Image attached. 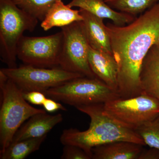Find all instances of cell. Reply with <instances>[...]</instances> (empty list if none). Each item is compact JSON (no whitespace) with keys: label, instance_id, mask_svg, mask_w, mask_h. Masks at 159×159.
<instances>
[{"label":"cell","instance_id":"cell-1","mask_svg":"<svg viewBox=\"0 0 159 159\" xmlns=\"http://www.w3.org/2000/svg\"><path fill=\"white\" fill-rule=\"evenodd\" d=\"M106 27L118 66V93L122 98L141 95L143 61L152 46L159 43V2L129 24L108 23Z\"/></svg>","mask_w":159,"mask_h":159},{"label":"cell","instance_id":"cell-2","mask_svg":"<svg viewBox=\"0 0 159 159\" xmlns=\"http://www.w3.org/2000/svg\"><path fill=\"white\" fill-rule=\"evenodd\" d=\"M103 106V103H97L76 107L90 118L89 127L83 131L74 128L64 129L60 139L61 144L78 146L92 159V148L111 142L126 141L146 145L135 131L124 127L106 115Z\"/></svg>","mask_w":159,"mask_h":159},{"label":"cell","instance_id":"cell-3","mask_svg":"<svg viewBox=\"0 0 159 159\" xmlns=\"http://www.w3.org/2000/svg\"><path fill=\"white\" fill-rule=\"evenodd\" d=\"M0 152L11 144L23 123L35 114L46 112L29 104L22 91L0 70Z\"/></svg>","mask_w":159,"mask_h":159},{"label":"cell","instance_id":"cell-4","mask_svg":"<svg viewBox=\"0 0 159 159\" xmlns=\"http://www.w3.org/2000/svg\"><path fill=\"white\" fill-rule=\"evenodd\" d=\"M39 20L12 0H0V56L7 67H17V48L25 31L32 32Z\"/></svg>","mask_w":159,"mask_h":159},{"label":"cell","instance_id":"cell-5","mask_svg":"<svg viewBox=\"0 0 159 159\" xmlns=\"http://www.w3.org/2000/svg\"><path fill=\"white\" fill-rule=\"evenodd\" d=\"M47 97L76 107L105 102L120 97L97 77L75 78L43 92Z\"/></svg>","mask_w":159,"mask_h":159},{"label":"cell","instance_id":"cell-6","mask_svg":"<svg viewBox=\"0 0 159 159\" xmlns=\"http://www.w3.org/2000/svg\"><path fill=\"white\" fill-rule=\"evenodd\" d=\"M103 111L120 125L135 131L159 116V101L143 93L135 97L109 100L103 103Z\"/></svg>","mask_w":159,"mask_h":159},{"label":"cell","instance_id":"cell-7","mask_svg":"<svg viewBox=\"0 0 159 159\" xmlns=\"http://www.w3.org/2000/svg\"><path fill=\"white\" fill-rule=\"evenodd\" d=\"M0 70L22 92L37 91L43 93L71 80L84 77L82 74L69 72L59 67L43 68L24 64L14 68H2Z\"/></svg>","mask_w":159,"mask_h":159},{"label":"cell","instance_id":"cell-8","mask_svg":"<svg viewBox=\"0 0 159 159\" xmlns=\"http://www.w3.org/2000/svg\"><path fill=\"white\" fill-rule=\"evenodd\" d=\"M61 29L63 39L59 67L84 77H96L89 64L90 45L82 21L75 22Z\"/></svg>","mask_w":159,"mask_h":159},{"label":"cell","instance_id":"cell-9","mask_svg":"<svg viewBox=\"0 0 159 159\" xmlns=\"http://www.w3.org/2000/svg\"><path fill=\"white\" fill-rule=\"evenodd\" d=\"M63 39L61 31L43 37L23 35L17 46V58L27 65L43 68L59 67Z\"/></svg>","mask_w":159,"mask_h":159},{"label":"cell","instance_id":"cell-10","mask_svg":"<svg viewBox=\"0 0 159 159\" xmlns=\"http://www.w3.org/2000/svg\"><path fill=\"white\" fill-rule=\"evenodd\" d=\"M88 60L95 77L117 92L118 66L113 54L96 50L90 46Z\"/></svg>","mask_w":159,"mask_h":159},{"label":"cell","instance_id":"cell-11","mask_svg":"<svg viewBox=\"0 0 159 159\" xmlns=\"http://www.w3.org/2000/svg\"><path fill=\"white\" fill-rule=\"evenodd\" d=\"M63 119V117L61 113L54 115L46 112L35 114L18 130L11 143L47 135L52 129L62 122Z\"/></svg>","mask_w":159,"mask_h":159},{"label":"cell","instance_id":"cell-12","mask_svg":"<svg viewBox=\"0 0 159 159\" xmlns=\"http://www.w3.org/2000/svg\"><path fill=\"white\" fill-rule=\"evenodd\" d=\"M83 25L89 44L93 48L112 54L110 38L103 19L80 9Z\"/></svg>","mask_w":159,"mask_h":159},{"label":"cell","instance_id":"cell-13","mask_svg":"<svg viewBox=\"0 0 159 159\" xmlns=\"http://www.w3.org/2000/svg\"><path fill=\"white\" fill-rule=\"evenodd\" d=\"M140 81L143 93L159 101V43L152 46L144 58Z\"/></svg>","mask_w":159,"mask_h":159},{"label":"cell","instance_id":"cell-14","mask_svg":"<svg viewBox=\"0 0 159 159\" xmlns=\"http://www.w3.org/2000/svg\"><path fill=\"white\" fill-rule=\"evenodd\" d=\"M68 5L78 7L103 19L110 20L115 25L123 26L133 21L135 16L115 10L105 0H72Z\"/></svg>","mask_w":159,"mask_h":159},{"label":"cell","instance_id":"cell-15","mask_svg":"<svg viewBox=\"0 0 159 159\" xmlns=\"http://www.w3.org/2000/svg\"><path fill=\"white\" fill-rule=\"evenodd\" d=\"M143 145L126 141H118L92 148L93 159H139Z\"/></svg>","mask_w":159,"mask_h":159},{"label":"cell","instance_id":"cell-16","mask_svg":"<svg viewBox=\"0 0 159 159\" xmlns=\"http://www.w3.org/2000/svg\"><path fill=\"white\" fill-rule=\"evenodd\" d=\"M72 8L62 0H56L46 13L41 27L44 31H48L54 27L61 28L75 22L83 21L80 10Z\"/></svg>","mask_w":159,"mask_h":159},{"label":"cell","instance_id":"cell-17","mask_svg":"<svg viewBox=\"0 0 159 159\" xmlns=\"http://www.w3.org/2000/svg\"><path fill=\"white\" fill-rule=\"evenodd\" d=\"M47 137V135H45L11 143L4 151L0 152V159L26 158L29 155L39 149Z\"/></svg>","mask_w":159,"mask_h":159},{"label":"cell","instance_id":"cell-18","mask_svg":"<svg viewBox=\"0 0 159 159\" xmlns=\"http://www.w3.org/2000/svg\"><path fill=\"white\" fill-rule=\"evenodd\" d=\"M112 9L136 16L144 13L159 2V0H105Z\"/></svg>","mask_w":159,"mask_h":159},{"label":"cell","instance_id":"cell-19","mask_svg":"<svg viewBox=\"0 0 159 159\" xmlns=\"http://www.w3.org/2000/svg\"><path fill=\"white\" fill-rule=\"evenodd\" d=\"M20 8L39 21H42L56 0H12Z\"/></svg>","mask_w":159,"mask_h":159},{"label":"cell","instance_id":"cell-20","mask_svg":"<svg viewBox=\"0 0 159 159\" xmlns=\"http://www.w3.org/2000/svg\"><path fill=\"white\" fill-rule=\"evenodd\" d=\"M135 131L142 138L145 145L159 150V116Z\"/></svg>","mask_w":159,"mask_h":159},{"label":"cell","instance_id":"cell-21","mask_svg":"<svg viewBox=\"0 0 159 159\" xmlns=\"http://www.w3.org/2000/svg\"><path fill=\"white\" fill-rule=\"evenodd\" d=\"M63 148L61 159H91L92 158L82 148L76 145H66Z\"/></svg>","mask_w":159,"mask_h":159},{"label":"cell","instance_id":"cell-22","mask_svg":"<svg viewBox=\"0 0 159 159\" xmlns=\"http://www.w3.org/2000/svg\"><path fill=\"white\" fill-rule=\"evenodd\" d=\"M23 95L27 102L36 105H43L47 98L45 94L40 91L23 92Z\"/></svg>","mask_w":159,"mask_h":159},{"label":"cell","instance_id":"cell-23","mask_svg":"<svg viewBox=\"0 0 159 159\" xmlns=\"http://www.w3.org/2000/svg\"><path fill=\"white\" fill-rule=\"evenodd\" d=\"M43 106L46 111L48 112H53L60 110L62 111L66 110L65 107L61 103L57 102L56 100L49 97L46 99Z\"/></svg>","mask_w":159,"mask_h":159},{"label":"cell","instance_id":"cell-24","mask_svg":"<svg viewBox=\"0 0 159 159\" xmlns=\"http://www.w3.org/2000/svg\"><path fill=\"white\" fill-rule=\"evenodd\" d=\"M139 159H159V150L156 148H151L148 150L143 149Z\"/></svg>","mask_w":159,"mask_h":159}]
</instances>
